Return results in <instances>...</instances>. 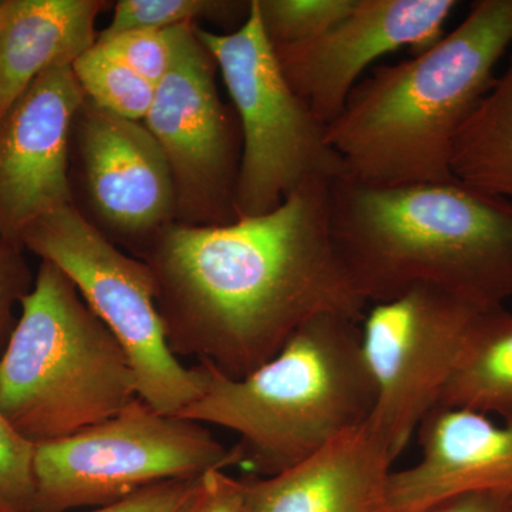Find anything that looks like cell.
Masks as SVG:
<instances>
[{"mask_svg": "<svg viewBox=\"0 0 512 512\" xmlns=\"http://www.w3.org/2000/svg\"><path fill=\"white\" fill-rule=\"evenodd\" d=\"M330 183L306 180L261 217L168 225L148 244L144 262L175 356L241 379L318 316L362 322L369 305L330 237Z\"/></svg>", "mask_w": 512, "mask_h": 512, "instance_id": "obj_1", "label": "cell"}, {"mask_svg": "<svg viewBox=\"0 0 512 512\" xmlns=\"http://www.w3.org/2000/svg\"><path fill=\"white\" fill-rule=\"evenodd\" d=\"M329 228L367 305L430 286L478 308L512 298V201L460 180L329 187Z\"/></svg>", "mask_w": 512, "mask_h": 512, "instance_id": "obj_2", "label": "cell"}, {"mask_svg": "<svg viewBox=\"0 0 512 512\" xmlns=\"http://www.w3.org/2000/svg\"><path fill=\"white\" fill-rule=\"evenodd\" d=\"M512 45V0H478L453 32L353 87L326 140L345 175L369 185L446 183L454 141Z\"/></svg>", "mask_w": 512, "mask_h": 512, "instance_id": "obj_3", "label": "cell"}, {"mask_svg": "<svg viewBox=\"0 0 512 512\" xmlns=\"http://www.w3.org/2000/svg\"><path fill=\"white\" fill-rule=\"evenodd\" d=\"M204 387L177 414L239 437L238 466L262 477L288 470L362 427L375 407L360 322L323 315L303 325L265 365L232 379L200 362Z\"/></svg>", "mask_w": 512, "mask_h": 512, "instance_id": "obj_4", "label": "cell"}, {"mask_svg": "<svg viewBox=\"0 0 512 512\" xmlns=\"http://www.w3.org/2000/svg\"><path fill=\"white\" fill-rule=\"evenodd\" d=\"M137 397L126 350L69 276L42 259L0 356V412L36 446L96 426Z\"/></svg>", "mask_w": 512, "mask_h": 512, "instance_id": "obj_5", "label": "cell"}, {"mask_svg": "<svg viewBox=\"0 0 512 512\" xmlns=\"http://www.w3.org/2000/svg\"><path fill=\"white\" fill-rule=\"evenodd\" d=\"M197 35L220 69L241 127L237 220L275 211L306 180L345 175L326 140V124L286 79L256 0L235 32L218 35L197 28Z\"/></svg>", "mask_w": 512, "mask_h": 512, "instance_id": "obj_6", "label": "cell"}, {"mask_svg": "<svg viewBox=\"0 0 512 512\" xmlns=\"http://www.w3.org/2000/svg\"><path fill=\"white\" fill-rule=\"evenodd\" d=\"M238 466L234 447L200 423L168 416L137 397L96 426L36 444L32 512L117 503L150 485Z\"/></svg>", "mask_w": 512, "mask_h": 512, "instance_id": "obj_7", "label": "cell"}, {"mask_svg": "<svg viewBox=\"0 0 512 512\" xmlns=\"http://www.w3.org/2000/svg\"><path fill=\"white\" fill-rule=\"evenodd\" d=\"M23 249L62 269L126 350L138 397L177 416L204 387L200 365L185 367L171 352L146 262L121 252L74 205L40 218L25 232Z\"/></svg>", "mask_w": 512, "mask_h": 512, "instance_id": "obj_8", "label": "cell"}, {"mask_svg": "<svg viewBox=\"0 0 512 512\" xmlns=\"http://www.w3.org/2000/svg\"><path fill=\"white\" fill-rule=\"evenodd\" d=\"M481 309L439 289L416 286L366 311L360 346L376 393L367 423L394 460L439 406Z\"/></svg>", "mask_w": 512, "mask_h": 512, "instance_id": "obj_9", "label": "cell"}, {"mask_svg": "<svg viewBox=\"0 0 512 512\" xmlns=\"http://www.w3.org/2000/svg\"><path fill=\"white\" fill-rule=\"evenodd\" d=\"M214 57L197 26H180L174 62L157 84L144 119L163 148L184 224L222 225L237 220L235 188L242 154L241 127L222 103Z\"/></svg>", "mask_w": 512, "mask_h": 512, "instance_id": "obj_10", "label": "cell"}, {"mask_svg": "<svg viewBox=\"0 0 512 512\" xmlns=\"http://www.w3.org/2000/svg\"><path fill=\"white\" fill-rule=\"evenodd\" d=\"M456 8L454 0H356L323 35L275 46L276 55L292 89L328 126L370 64L400 49L426 52Z\"/></svg>", "mask_w": 512, "mask_h": 512, "instance_id": "obj_11", "label": "cell"}, {"mask_svg": "<svg viewBox=\"0 0 512 512\" xmlns=\"http://www.w3.org/2000/svg\"><path fill=\"white\" fill-rule=\"evenodd\" d=\"M84 99L72 64H57L0 119V241L23 248L36 221L73 205L70 141Z\"/></svg>", "mask_w": 512, "mask_h": 512, "instance_id": "obj_12", "label": "cell"}, {"mask_svg": "<svg viewBox=\"0 0 512 512\" xmlns=\"http://www.w3.org/2000/svg\"><path fill=\"white\" fill-rule=\"evenodd\" d=\"M74 128L94 212L120 237L150 238L151 244L177 215L163 148L143 121L123 119L87 99Z\"/></svg>", "mask_w": 512, "mask_h": 512, "instance_id": "obj_13", "label": "cell"}, {"mask_svg": "<svg viewBox=\"0 0 512 512\" xmlns=\"http://www.w3.org/2000/svg\"><path fill=\"white\" fill-rule=\"evenodd\" d=\"M416 434L419 461L390 474V512H426L466 494H512V423L437 406Z\"/></svg>", "mask_w": 512, "mask_h": 512, "instance_id": "obj_14", "label": "cell"}, {"mask_svg": "<svg viewBox=\"0 0 512 512\" xmlns=\"http://www.w3.org/2000/svg\"><path fill=\"white\" fill-rule=\"evenodd\" d=\"M394 458L369 423L272 477L245 478L247 512H390Z\"/></svg>", "mask_w": 512, "mask_h": 512, "instance_id": "obj_15", "label": "cell"}, {"mask_svg": "<svg viewBox=\"0 0 512 512\" xmlns=\"http://www.w3.org/2000/svg\"><path fill=\"white\" fill-rule=\"evenodd\" d=\"M100 9L96 0L0 2V119L40 74L92 49Z\"/></svg>", "mask_w": 512, "mask_h": 512, "instance_id": "obj_16", "label": "cell"}, {"mask_svg": "<svg viewBox=\"0 0 512 512\" xmlns=\"http://www.w3.org/2000/svg\"><path fill=\"white\" fill-rule=\"evenodd\" d=\"M439 406L512 423V312L504 306L477 313Z\"/></svg>", "mask_w": 512, "mask_h": 512, "instance_id": "obj_17", "label": "cell"}, {"mask_svg": "<svg viewBox=\"0 0 512 512\" xmlns=\"http://www.w3.org/2000/svg\"><path fill=\"white\" fill-rule=\"evenodd\" d=\"M451 171L461 183L512 201V56L457 134Z\"/></svg>", "mask_w": 512, "mask_h": 512, "instance_id": "obj_18", "label": "cell"}, {"mask_svg": "<svg viewBox=\"0 0 512 512\" xmlns=\"http://www.w3.org/2000/svg\"><path fill=\"white\" fill-rule=\"evenodd\" d=\"M72 67L84 97L94 106L123 119H146L156 94L153 83L107 55L96 43Z\"/></svg>", "mask_w": 512, "mask_h": 512, "instance_id": "obj_19", "label": "cell"}, {"mask_svg": "<svg viewBox=\"0 0 512 512\" xmlns=\"http://www.w3.org/2000/svg\"><path fill=\"white\" fill-rule=\"evenodd\" d=\"M251 2H214V0H120L113 20L96 42L113 39L137 30H163L192 23L197 18H235L248 15Z\"/></svg>", "mask_w": 512, "mask_h": 512, "instance_id": "obj_20", "label": "cell"}, {"mask_svg": "<svg viewBox=\"0 0 512 512\" xmlns=\"http://www.w3.org/2000/svg\"><path fill=\"white\" fill-rule=\"evenodd\" d=\"M356 0H256L274 46L315 39L345 18Z\"/></svg>", "mask_w": 512, "mask_h": 512, "instance_id": "obj_21", "label": "cell"}, {"mask_svg": "<svg viewBox=\"0 0 512 512\" xmlns=\"http://www.w3.org/2000/svg\"><path fill=\"white\" fill-rule=\"evenodd\" d=\"M180 26L128 32L113 39L96 42V46L157 86L174 62Z\"/></svg>", "mask_w": 512, "mask_h": 512, "instance_id": "obj_22", "label": "cell"}, {"mask_svg": "<svg viewBox=\"0 0 512 512\" xmlns=\"http://www.w3.org/2000/svg\"><path fill=\"white\" fill-rule=\"evenodd\" d=\"M35 448L0 412V508L32 512Z\"/></svg>", "mask_w": 512, "mask_h": 512, "instance_id": "obj_23", "label": "cell"}, {"mask_svg": "<svg viewBox=\"0 0 512 512\" xmlns=\"http://www.w3.org/2000/svg\"><path fill=\"white\" fill-rule=\"evenodd\" d=\"M25 249L0 241V356L8 345L18 319L13 316L16 303L30 292L33 282L23 258Z\"/></svg>", "mask_w": 512, "mask_h": 512, "instance_id": "obj_24", "label": "cell"}, {"mask_svg": "<svg viewBox=\"0 0 512 512\" xmlns=\"http://www.w3.org/2000/svg\"><path fill=\"white\" fill-rule=\"evenodd\" d=\"M180 512H247L244 481L225 470L202 474Z\"/></svg>", "mask_w": 512, "mask_h": 512, "instance_id": "obj_25", "label": "cell"}, {"mask_svg": "<svg viewBox=\"0 0 512 512\" xmlns=\"http://www.w3.org/2000/svg\"><path fill=\"white\" fill-rule=\"evenodd\" d=\"M198 478L171 480L150 485L117 503L87 512H180L190 497ZM0 512H25L0 508Z\"/></svg>", "mask_w": 512, "mask_h": 512, "instance_id": "obj_26", "label": "cell"}, {"mask_svg": "<svg viewBox=\"0 0 512 512\" xmlns=\"http://www.w3.org/2000/svg\"><path fill=\"white\" fill-rule=\"evenodd\" d=\"M426 512H512V494L476 493L444 501Z\"/></svg>", "mask_w": 512, "mask_h": 512, "instance_id": "obj_27", "label": "cell"}]
</instances>
